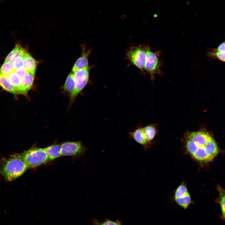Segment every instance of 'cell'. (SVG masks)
Wrapping results in <instances>:
<instances>
[{
    "instance_id": "cell-1",
    "label": "cell",
    "mask_w": 225,
    "mask_h": 225,
    "mask_svg": "<svg viewBox=\"0 0 225 225\" xmlns=\"http://www.w3.org/2000/svg\"><path fill=\"white\" fill-rule=\"evenodd\" d=\"M212 138L203 131L188 132L185 135V146L188 153L196 160L208 162L211 160L206 152V145Z\"/></svg>"
},
{
    "instance_id": "cell-2",
    "label": "cell",
    "mask_w": 225,
    "mask_h": 225,
    "mask_svg": "<svg viewBox=\"0 0 225 225\" xmlns=\"http://www.w3.org/2000/svg\"><path fill=\"white\" fill-rule=\"evenodd\" d=\"M29 168L22 153L3 158L0 163V175L8 181H13L22 175Z\"/></svg>"
},
{
    "instance_id": "cell-3",
    "label": "cell",
    "mask_w": 225,
    "mask_h": 225,
    "mask_svg": "<svg viewBox=\"0 0 225 225\" xmlns=\"http://www.w3.org/2000/svg\"><path fill=\"white\" fill-rule=\"evenodd\" d=\"M22 154L29 168L38 167L49 160L44 148H32Z\"/></svg>"
},
{
    "instance_id": "cell-4",
    "label": "cell",
    "mask_w": 225,
    "mask_h": 225,
    "mask_svg": "<svg viewBox=\"0 0 225 225\" xmlns=\"http://www.w3.org/2000/svg\"><path fill=\"white\" fill-rule=\"evenodd\" d=\"M146 57L145 69L150 75L152 80L154 79V75L160 74L161 63L158 52L152 51L149 46H145Z\"/></svg>"
},
{
    "instance_id": "cell-5",
    "label": "cell",
    "mask_w": 225,
    "mask_h": 225,
    "mask_svg": "<svg viewBox=\"0 0 225 225\" xmlns=\"http://www.w3.org/2000/svg\"><path fill=\"white\" fill-rule=\"evenodd\" d=\"M89 70L88 67L73 72L75 87L73 91L70 94L71 103L74 101L76 97L87 84L89 78Z\"/></svg>"
},
{
    "instance_id": "cell-6",
    "label": "cell",
    "mask_w": 225,
    "mask_h": 225,
    "mask_svg": "<svg viewBox=\"0 0 225 225\" xmlns=\"http://www.w3.org/2000/svg\"><path fill=\"white\" fill-rule=\"evenodd\" d=\"M127 56L142 72L145 70L146 54L145 47L139 46L131 48L127 52Z\"/></svg>"
},
{
    "instance_id": "cell-7",
    "label": "cell",
    "mask_w": 225,
    "mask_h": 225,
    "mask_svg": "<svg viewBox=\"0 0 225 225\" xmlns=\"http://www.w3.org/2000/svg\"><path fill=\"white\" fill-rule=\"evenodd\" d=\"M62 156H78L87 150L80 142H68L61 145Z\"/></svg>"
},
{
    "instance_id": "cell-8",
    "label": "cell",
    "mask_w": 225,
    "mask_h": 225,
    "mask_svg": "<svg viewBox=\"0 0 225 225\" xmlns=\"http://www.w3.org/2000/svg\"><path fill=\"white\" fill-rule=\"evenodd\" d=\"M174 200L179 206L184 209L187 208L190 204L191 198L186 186L184 184H181L176 189Z\"/></svg>"
},
{
    "instance_id": "cell-9",
    "label": "cell",
    "mask_w": 225,
    "mask_h": 225,
    "mask_svg": "<svg viewBox=\"0 0 225 225\" xmlns=\"http://www.w3.org/2000/svg\"><path fill=\"white\" fill-rule=\"evenodd\" d=\"M82 54L81 56L77 59L72 68L74 72L78 70L86 68L88 67V58L91 52V50H86L85 46L82 45Z\"/></svg>"
},
{
    "instance_id": "cell-10",
    "label": "cell",
    "mask_w": 225,
    "mask_h": 225,
    "mask_svg": "<svg viewBox=\"0 0 225 225\" xmlns=\"http://www.w3.org/2000/svg\"><path fill=\"white\" fill-rule=\"evenodd\" d=\"M207 56L213 59H217L225 62V41L221 43L216 48L208 52Z\"/></svg>"
},
{
    "instance_id": "cell-11",
    "label": "cell",
    "mask_w": 225,
    "mask_h": 225,
    "mask_svg": "<svg viewBox=\"0 0 225 225\" xmlns=\"http://www.w3.org/2000/svg\"><path fill=\"white\" fill-rule=\"evenodd\" d=\"M10 83L13 86L19 94L23 95L22 88V78L18 76L14 71L6 76Z\"/></svg>"
},
{
    "instance_id": "cell-12",
    "label": "cell",
    "mask_w": 225,
    "mask_h": 225,
    "mask_svg": "<svg viewBox=\"0 0 225 225\" xmlns=\"http://www.w3.org/2000/svg\"><path fill=\"white\" fill-rule=\"evenodd\" d=\"M129 134L130 138L142 145L145 146L148 143L145 137L143 128H138L133 131L129 132Z\"/></svg>"
},
{
    "instance_id": "cell-13",
    "label": "cell",
    "mask_w": 225,
    "mask_h": 225,
    "mask_svg": "<svg viewBox=\"0 0 225 225\" xmlns=\"http://www.w3.org/2000/svg\"><path fill=\"white\" fill-rule=\"evenodd\" d=\"M44 148L49 160H53L62 156L61 145H52Z\"/></svg>"
},
{
    "instance_id": "cell-14",
    "label": "cell",
    "mask_w": 225,
    "mask_h": 225,
    "mask_svg": "<svg viewBox=\"0 0 225 225\" xmlns=\"http://www.w3.org/2000/svg\"><path fill=\"white\" fill-rule=\"evenodd\" d=\"M37 62L27 51L24 56V67L29 72L35 73Z\"/></svg>"
},
{
    "instance_id": "cell-15",
    "label": "cell",
    "mask_w": 225,
    "mask_h": 225,
    "mask_svg": "<svg viewBox=\"0 0 225 225\" xmlns=\"http://www.w3.org/2000/svg\"><path fill=\"white\" fill-rule=\"evenodd\" d=\"M35 73L28 72L22 78V86L23 95L26 96L28 92L32 88L34 79Z\"/></svg>"
},
{
    "instance_id": "cell-16",
    "label": "cell",
    "mask_w": 225,
    "mask_h": 225,
    "mask_svg": "<svg viewBox=\"0 0 225 225\" xmlns=\"http://www.w3.org/2000/svg\"><path fill=\"white\" fill-rule=\"evenodd\" d=\"M0 86L4 90L13 94H19L13 86L10 83L7 77L0 73Z\"/></svg>"
},
{
    "instance_id": "cell-17",
    "label": "cell",
    "mask_w": 225,
    "mask_h": 225,
    "mask_svg": "<svg viewBox=\"0 0 225 225\" xmlns=\"http://www.w3.org/2000/svg\"><path fill=\"white\" fill-rule=\"evenodd\" d=\"M206 152L211 160L215 157L218 152L219 150L217 143L212 138L207 144Z\"/></svg>"
},
{
    "instance_id": "cell-18",
    "label": "cell",
    "mask_w": 225,
    "mask_h": 225,
    "mask_svg": "<svg viewBox=\"0 0 225 225\" xmlns=\"http://www.w3.org/2000/svg\"><path fill=\"white\" fill-rule=\"evenodd\" d=\"M26 50L18 44H16L12 50L8 54L4 61L6 62H12L15 58Z\"/></svg>"
},
{
    "instance_id": "cell-19",
    "label": "cell",
    "mask_w": 225,
    "mask_h": 225,
    "mask_svg": "<svg viewBox=\"0 0 225 225\" xmlns=\"http://www.w3.org/2000/svg\"><path fill=\"white\" fill-rule=\"evenodd\" d=\"M217 189L219 194L217 202L219 204L221 210L220 218L225 222V194L222 191L221 187L218 185Z\"/></svg>"
},
{
    "instance_id": "cell-20",
    "label": "cell",
    "mask_w": 225,
    "mask_h": 225,
    "mask_svg": "<svg viewBox=\"0 0 225 225\" xmlns=\"http://www.w3.org/2000/svg\"><path fill=\"white\" fill-rule=\"evenodd\" d=\"M143 128L145 137L148 142H149L153 139L156 135V128L152 125H148Z\"/></svg>"
},
{
    "instance_id": "cell-21",
    "label": "cell",
    "mask_w": 225,
    "mask_h": 225,
    "mask_svg": "<svg viewBox=\"0 0 225 225\" xmlns=\"http://www.w3.org/2000/svg\"><path fill=\"white\" fill-rule=\"evenodd\" d=\"M75 87V81L73 73H70L67 77L63 86L64 90L71 93Z\"/></svg>"
},
{
    "instance_id": "cell-22",
    "label": "cell",
    "mask_w": 225,
    "mask_h": 225,
    "mask_svg": "<svg viewBox=\"0 0 225 225\" xmlns=\"http://www.w3.org/2000/svg\"><path fill=\"white\" fill-rule=\"evenodd\" d=\"M91 225H121V223L118 220H112L107 218L102 222H100L98 219L94 218L92 220Z\"/></svg>"
},
{
    "instance_id": "cell-23",
    "label": "cell",
    "mask_w": 225,
    "mask_h": 225,
    "mask_svg": "<svg viewBox=\"0 0 225 225\" xmlns=\"http://www.w3.org/2000/svg\"><path fill=\"white\" fill-rule=\"evenodd\" d=\"M27 52H24L17 57L12 63L15 70H18L24 67V56Z\"/></svg>"
},
{
    "instance_id": "cell-24",
    "label": "cell",
    "mask_w": 225,
    "mask_h": 225,
    "mask_svg": "<svg viewBox=\"0 0 225 225\" xmlns=\"http://www.w3.org/2000/svg\"><path fill=\"white\" fill-rule=\"evenodd\" d=\"M14 70L12 62H4L0 68V73L6 76Z\"/></svg>"
},
{
    "instance_id": "cell-25",
    "label": "cell",
    "mask_w": 225,
    "mask_h": 225,
    "mask_svg": "<svg viewBox=\"0 0 225 225\" xmlns=\"http://www.w3.org/2000/svg\"><path fill=\"white\" fill-rule=\"evenodd\" d=\"M14 72L18 76L22 78L28 72L24 67L18 70H15Z\"/></svg>"
},
{
    "instance_id": "cell-26",
    "label": "cell",
    "mask_w": 225,
    "mask_h": 225,
    "mask_svg": "<svg viewBox=\"0 0 225 225\" xmlns=\"http://www.w3.org/2000/svg\"><path fill=\"white\" fill-rule=\"evenodd\" d=\"M221 189L223 192L225 194V190L221 187Z\"/></svg>"
}]
</instances>
